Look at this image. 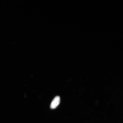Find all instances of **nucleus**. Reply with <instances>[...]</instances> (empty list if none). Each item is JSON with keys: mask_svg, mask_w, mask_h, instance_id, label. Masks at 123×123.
I'll return each mask as SVG.
<instances>
[{"mask_svg": "<svg viewBox=\"0 0 123 123\" xmlns=\"http://www.w3.org/2000/svg\"><path fill=\"white\" fill-rule=\"evenodd\" d=\"M60 102V98L59 96H56L54 98L51 104V109H54L56 108L59 105Z\"/></svg>", "mask_w": 123, "mask_h": 123, "instance_id": "obj_1", "label": "nucleus"}]
</instances>
